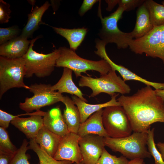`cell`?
I'll use <instances>...</instances> for the list:
<instances>
[{"label": "cell", "instance_id": "b9f144b4", "mask_svg": "<svg viewBox=\"0 0 164 164\" xmlns=\"http://www.w3.org/2000/svg\"><path fill=\"white\" fill-rule=\"evenodd\" d=\"M73 164H84L81 162V163H73Z\"/></svg>", "mask_w": 164, "mask_h": 164}, {"label": "cell", "instance_id": "5bb4252c", "mask_svg": "<svg viewBox=\"0 0 164 164\" xmlns=\"http://www.w3.org/2000/svg\"><path fill=\"white\" fill-rule=\"evenodd\" d=\"M45 112L37 111L34 114L26 118H17L11 123L23 133L30 139H34L40 129L44 126L43 116Z\"/></svg>", "mask_w": 164, "mask_h": 164}, {"label": "cell", "instance_id": "30bf717a", "mask_svg": "<svg viewBox=\"0 0 164 164\" xmlns=\"http://www.w3.org/2000/svg\"><path fill=\"white\" fill-rule=\"evenodd\" d=\"M51 86L36 83L30 85L29 90L34 95L26 98L23 102L20 103V108L26 113H31L34 110H39L42 107L62 102L63 96L58 91L52 90Z\"/></svg>", "mask_w": 164, "mask_h": 164}, {"label": "cell", "instance_id": "8d00e7d4", "mask_svg": "<svg viewBox=\"0 0 164 164\" xmlns=\"http://www.w3.org/2000/svg\"><path fill=\"white\" fill-rule=\"evenodd\" d=\"M105 2L108 4V6L106 8V10L108 11H110L118 4V0H106Z\"/></svg>", "mask_w": 164, "mask_h": 164}, {"label": "cell", "instance_id": "7a4b0ae2", "mask_svg": "<svg viewBox=\"0 0 164 164\" xmlns=\"http://www.w3.org/2000/svg\"><path fill=\"white\" fill-rule=\"evenodd\" d=\"M147 132H134L119 138L104 137L105 145L112 151L118 152L127 159L150 158L151 155L146 147Z\"/></svg>", "mask_w": 164, "mask_h": 164}, {"label": "cell", "instance_id": "e0dca14e", "mask_svg": "<svg viewBox=\"0 0 164 164\" xmlns=\"http://www.w3.org/2000/svg\"><path fill=\"white\" fill-rule=\"evenodd\" d=\"M43 118L44 126L55 134L62 137L70 132L59 107L45 112Z\"/></svg>", "mask_w": 164, "mask_h": 164}, {"label": "cell", "instance_id": "ffe728a7", "mask_svg": "<svg viewBox=\"0 0 164 164\" xmlns=\"http://www.w3.org/2000/svg\"><path fill=\"white\" fill-rule=\"evenodd\" d=\"M62 137L50 131L43 126L34 138L36 142L48 155L53 157Z\"/></svg>", "mask_w": 164, "mask_h": 164}, {"label": "cell", "instance_id": "ab89813d", "mask_svg": "<svg viewBox=\"0 0 164 164\" xmlns=\"http://www.w3.org/2000/svg\"><path fill=\"white\" fill-rule=\"evenodd\" d=\"M156 94L160 97L164 101V89L155 90Z\"/></svg>", "mask_w": 164, "mask_h": 164}, {"label": "cell", "instance_id": "9c48e42d", "mask_svg": "<svg viewBox=\"0 0 164 164\" xmlns=\"http://www.w3.org/2000/svg\"><path fill=\"white\" fill-rule=\"evenodd\" d=\"M102 122L109 137L119 138L132 134V131L128 118L121 106H112L103 109Z\"/></svg>", "mask_w": 164, "mask_h": 164}, {"label": "cell", "instance_id": "7bdbcfd3", "mask_svg": "<svg viewBox=\"0 0 164 164\" xmlns=\"http://www.w3.org/2000/svg\"><path fill=\"white\" fill-rule=\"evenodd\" d=\"M162 5H164V1H163L162 2Z\"/></svg>", "mask_w": 164, "mask_h": 164}, {"label": "cell", "instance_id": "8fae6325", "mask_svg": "<svg viewBox=\"0 0 164 164\" xmlns=\"http://www.w3.org/2000/svg\"><path fill=\"white\" fill-rule=\"evenodd\" d=\"M77 134L69 132L62 137L53 158L58 161H68L73 163H81L83 158L79 144L80 138Z\"/></svg>", "mask_w": 164, "mask_h": 164}, {"label": "cell", "instance_id": "603a6c76", "mask_svg": "<svg viewBox=\"0 0 164 164\" xmlns=\"http://www.w3.org/2000/svg\"><path fill=\"white\" fill-rule=\"evenodd\" d=\"M136 16L135 27L131 32L133 39L142 37L154 27L151 23L149 12L145 2L137 9Z\"/></svg>", "mask_w": 164, "mask_h": 164}, {"label": "cell", "instance_id": "d6a6232c", "mask_svg": "<svg viewBox=\"0 0 164 164\" xmlns=\"http://www.w3.org/2000/svg\"><path fill=\"white\" fill-rule=\"evenodd\" d=\"M9 4L2 0H0V23H7L11 18V11Z\"/></svg>", "mask_w": 164, "mask_h": 164}, {"label": "cell", "instance_id": "ee69618b", "mask_svg": "<svg viewBox=\"0 0 164 164\" xmlns=\"http://www.w3.org/2000/svg\"><path fill=\"white\" fill-rule=\"evenodd\" d=\"M155 164V163H154V164Z\"/></svg>", "mask_w": 164, "mask_h": 164}, {"label": "cell", "instance_id": "4dcf8cb0", "mask_svg": "<svg viewBox=\"0 0 164 164\" xmlns=\"http://www.w3.org/2000/svg\"><path fill=\"white\" fill-rule=\"evenodd\" d=\"M20 32V30L17 25L7 28H0V45L18 37Z\"/></svg>", "mask_w": 164, "mask_h": 164}, {"label": "cell", "instance_id": "d4e9b609", "mask_svg": "<svg viewBox=\"0 0 164 164\" xmlns=\"http://www.w3.org/2000/svg\"><path fill=\"white\" fill-rule=\"evenodd\" d=\"M145 3L149 11L153 26L164 25V5L152 0H145Z\"/></svg>", "mask_w": 164, "mask_h": 164}, {"label": "cell", "instance_id": "d6986e66", "mask_svg": "<svg viewBox=\"0 0 164 164\" xmlns=\"http://www.w3.org/2000/svg\"><path fill=\"white\" fill-rule=\"evenodd\" d=\"M119 95L118 93L112 96L111 99L106 102L94 104L87 103L75 95L72 96V99L79 111L81 123L85 121L93 114L101 109L112 106H120L116 99Z\"/></svg>", "mask_w": 164, "mask_h": 164}, {"label": "cell", "instance_id": "f1b7e54d", "mask_svg": "<svg viewBox=\"0 0 164 164\" xmlns=\"http://www.w3.org/2000/svg\"><path fill=\"white\" fill-rule=\"evenodd\" d=\"M129 161L122 155L117 157L111 154L104 148L96 164H128Z\"/></svg>", "mask_w": 164, "mask_h": 164}, {"label": "cell", "instance_id": "74e56055", "mask_svg": "<svg viewBox=\"0 0 164 164\" xmlns=\"http://www.w3.org/2000/svg\"><path fill=\"white\" fill-rule=\"evenodd\" d=\"M156 146L161 154L164 161V142H159L156 144Z\"/></svg>", "mask_w": 164, "mask_h": 164}, {"label": "cell", "instance_id": "f546056e", "mask_svg": "<svg viewBox=\"0 0 164 164\" xmlns=\"http://www.w3.org/2000/svg\"><path fill=\"white\" fill-rule=\"evenodd\" d=\"M29 144L26 139L23 140L21 146L14 155L9 164H30L28 155L26 154L27 150L29 149Z\"/></svg>", "mask_w": 164, "mask_h": 164}, {"label": "cell", "instance_id": "4fadbf2b", "mask_svg": "<svg viewBox=\"0 0 164 164\" xmlns=\"http://www.w3.org/2000/svg\"><path fill=\"white\" fill-rule=\"evenodd\" d=\"M105 46V45L103 44L97 45L96 47L97 50L95 51V53L102 59L106 60L110 66L111 69L118 72L125 81L135 80L142 82L146 85L152 87L155 90L164 89V83H160L149 81L139 76L125 67L115 63L108 56L106 52Z\"/></svg>", "mask_w": 164, "mask_h": 164}, {"label": "cell", "instance_id": "8992f818", "mask_svg": "<svg viewBox=\"0 0 164 164\" xmlns=\"http://www.w3.org/2000/svg\"><path fill=\"white\" fill-rule=\"evenodd\" d=\"M40 36L31 40L29 50L23 57L25 62V77H31L34 74L39 78L50 75L54 70L56 63L60 54L58 49L46 54L39 53L33 48L34 43Z\"/></svg>", "mask_w": 164, "mask_h": 164}, {"label": "cell", "instance_id": "9a60e30c", "mask_svg": "<svg viewBox=\"0 0 164 164\" xmlns=\"http://www.w3.org/2000/svg\"><path fill=\"white\" fill-rule=\"evenodd\" d=\"M31 40L20 36L0 45V56L9 59L22 57L27 53Z\"/></svg>", "mask_w": 164, "mask_h": 164}, {"label": "cell", "instance_id": "cb8c5ba5", "mask_svg": "<svg viewBox=\"0 0 164 164\" xmlns=\"http://www.w3.org/2000/svg\"><path fill=\"white\" fill-rule=\"evenodd\" d=\"M54 31L68 41L70 49L75 51L84 40L87 32L84 27L68 29L51 26Z\"/></svg>", "mask_w": 164, "mask_h": 164}, {"label": "cell", "instance_id": "ac0fdd59", "mask_svg": "<svg viewBox=\"0 0 164 164\" xmlns=\"http://www.w3.org/2000/svg\"><path fill=\"white\" fill-rule=\"evenodd\" d=\"M51 5L49 2L46 1L40 7L36 6L28 14L27 22L20 36L28 39L32 37L34 32L38 29L40 25H47L42 21V18L45 12Z\"/></svg>", "mask_w": 164, "mask_h": 164}, {"label": "cell", "instance_id": "836d02e7", "mask_svg": "<svg viewBox=\"0 0 164 164\" xmlns=\"http://www.w3.org/2000/svg\"><path fill=\"white\" fill-rule=\"evenodd\" d=\"M144 0H118V6L122 7L125 11H129L139 7L145 2Z\"/></svg>", "mask_w": 164, "mask_h": 164}, {"label": "cell", "instance_id": "ba28073f", "mask_svg": "<svg viewBox=\"0 0 164 164\" xmlns=\"http://www.w3.org/2000/svg\"><path fill=\"white\" fill-rule=\"evenodd\" d=\"M128 47L135 54L158 58L164 64V25L154 27L144 36L133 39Z\"/></svg>", "mask_w": 164, "mask_h": 164}, {"label": "cell", "instance_id": "5b68a950", "mask_svg": "<svg viewBox=\"0 0 164 164\" xmlns=\"http://www.w3.org/2000/svg\"><path fill=\"white\" fill-rule=\"evenodd\" d=\"M78 84L80 87H87L91 89L92 93L89 97H94L102 93L111 96L117 93L124 95L129 93L131 91L129 86L112 69L108 73L98 78L82 76Z\"/></svg>", "mask_w": 164, "mask_h": 164}, {"label": "cell", "instance_id": "484cf974", "mask_svg": "<svg viewBox=\"0 0 164 164\" xmlns=\"http://www.w3.org/2000/svg\"><path fill=\"white\" fill-rule=\"evenodd\" d=\"M29 147V149L33 150L37 155L39 164H73L70 161L56 160L42 149L34 139H30Z\"/></svg>", "mask_w": 164, "mask_h": 164}, {"label": "cell", "instance_id": "83f0119b", "mask_svg": "<svg viewBox=\"0 0 164 164\" xmlns=\"http://www.w3.org/2000/svg\"><path fill=\"white\" fill-rule=\"evenodd\" d=\"M18 149L10 141L6 129L0 127V151L15 155Z\"/></svg>", "mask_w": 164, "mask_h": 164}, {"label": "cell", "instance_id": "4316f807", "mask_svg": "<svg viewBox=\"0 0 164 164\" xmlns=\"http://www.w3.org/2000/svg\"><path fill=\"white\" fill-rule=\"evenodd\" d=\"M154 128L149 129L148 131L147 145L148 151L154 159L155 164H164L161 154L156 147L154 140Z\"/></svg>", "mask_w": 164, "mask_h": 164}, {"label": "cell", "instance_id": "6da1fadb", "mask_svg": "<svg viewBox=\"0 0 164 164\" xmlns=\"http://www.w3.org/2000/svg\"><path fill=\"white\" fill-rule=\"evenodd\" d=\"M117 100L126 113L134 132H147L152 124L164 123V101L150 86L146 85L131 96L122 95Z\"/></svg>", "mask_w": 164, "mask_h": 164}, {"label": "cell", "instance_id": "f35d334b", "mask_svg": "<svg viewBox=\"0 0 164 164\" xmlns=\"http://www.w3.org/2000/svg\"><path fill=\"white\" fill-rule=\"evenodd\" d=\"M128 164H145L143 159H135L129 160Z\"/></svg>", "mask_w": 164, "mask_h": 164}, {"label": "cell", "instance_id": "60d3db41", "mask_svg": "<svg viewBox=\"0 0 164 164\" xmlns=\"http://www.w3.org/2000/svg\"><path fill=\"white\" fill-rule=\"evenodd\" d=\"M28 2L30 4L32 5V9L31 10H32L33 9V6L35 5V3L36 2V1L33 0H28Z\"/></svg>", "mask_w": 164, "mask_h": 164}, {"label": "cell", "instance_id": "2e32d148", "mask_svg": "<svg viewBox=\"0 0 164 164\" xmlns=\"http://www.w3.org/2000/svg\"><path fill=\"white\" fill-rule=\"evenodd\" d=\"M103 111L101 109L97 111L80 123L77 133L80 136L93 134L103 137H109L103 125Z\"/></svg>", "mask_w": 164, "mask_h": 164}, {"label": "cell", "instance_id": "277c9868", "mask_svg": "<svg viewBox=\"0 0 164 164\" xmlns=\"http://www.w3.org/2000/svg\"><path fill=\"white\" fill-rule=\"evenodd\" d=\"M124 11L122 7L118 6L114 12L103 18L100 4L98 9V15L102 24L101 28L98 34L100 39L106 45L109 43H114L119 49L128 47L130 43L134 39L131 32H123L118 27V22L122 18Z\"/></svg>", "mask_w": 164, "mask_h": 164}, {"label": "cell", "instance_id": "52a82bcc", "mask_svg": "<svg viewBox=\"0 0 164 164\" xmlns=\"http://www.w3.org/2000/svg\"><path fill=\"white\" fill-rule=\"evenodd\" d=\"M26 68L23 57L9 59L0 57V98L9 90L13 88H24L29 86L24 82Z\"/></svg>", "mask_w": 164, "mask_h": 164}, {"label": "cell", "instance_id": "d590c367", "mask_svg": "<svg viewBox=\"0 0 164 164\" xmlns=\"http://www.w3.org/2000/svg\"><path fill=\"white\" fill-rule=\"evenodd\" d=\"M14 155L0 151V164H9Z\"/></svg>", "mask_w": 164, "mask_h": 164}, {"label": "cell", "instance_id": "3957f363", "mask_svg": "<svg viewBox=\"0 0 164 164\" xmlns=\"http://www.w3.org/2000/svg\"><path fill=\"white\" fill-rule=\"evenodd\" d=\"M56 67L67 68L71 70L77 77H81V73L87 70H94L101 75L108 73L111 69L109 64L104 60L93 61L83 58L73 51L65 46L60 47Z\"/></svg>", "mask_w": 164, "mask_h": 164}, {"label": "cell", "instance_id": "e575fe53", "mask_svg": "<svg viewBox=\"0 0 164 164\" xmlns=\"http://www.w3.org/2000/svg\"><path fill=\"white\" fill-rule=\"evenodd\" d=\"M99 1L97 0H84L80 8L78 13L82 16L88 11L91 9L93 5Z\"/></svg>", "mask_w": 164, "mask_h": 164}, {"label": "cell", "instance_id": "1f68e13d", "mask_svg": "<svg viewBox=\"0 0 164 164\" xmlns=\"http://www.w3.org/2000/svg\"><path fill=\"white\" fill-rule=\"evenodd\" d=\"M36 111L32 113H26L25 114H21L16 115H14L8 113L2 110H0V127L5 129L7 128L9 125V123L15 119L20 116L32 115L36 114Z\"/></svg>", "mask_w": 164, "mask_h": 164}, {"label": "cell", "instance_id": "44dd1931", "mask_svg": "<svg viewBox=\"0 0 164 164\" xmlns=\"http://www.w3.org/2000/svg\"><path fill=\"white\" fill-rule=\"evenodd\" d=\"M73 71L67 68H63L62 76L58 82L51 86V89L62 94L66 93L74 95L87 102L88 101L84 97L80 89L74 83L72 77Z\"/></svg>", "mask_w": 164, "mask_h": 164}, {"label": "cell", "instance_id": "7402d4cb", "mask_svg": "<svg viewBox=\"0 0 164 164\" xmlns=\"http://www.w3.org/2000/svg\"><path fill=\"white\" fill-rule=\"evenodd\" d=\"M65 106L63 115L69 131L77 134L81 123L79 111L74 101L68 96L63 97L62 101Z\"/></svg>", "mask_w": 164, "mask_h": 164}, {"label": "cell", "instance_id": "7c38bea8", "mask_svg": "<svg viewBox=\"0 0 164 164\" xmlns=\"http://www.w3.org/2000/svg\"><path fill=\"white\" fill-rule=\"evenodd\" d=\"M79 144L84 164H96L105 146L104 137L93 134L81 137Z\"/></svg>", "mask_w": 164, "mask_h": 164}]
</instances>
